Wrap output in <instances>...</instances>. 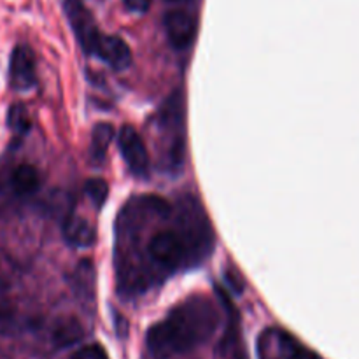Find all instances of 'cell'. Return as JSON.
I'll return each mask as SVG.
<instances>
[{
  "instance_id": "cell-1",
  "label": "cell",
  "mask_w": 359,
  "mask_h": 359,
  "mask_svg": "<svg viewBox=\"0 0 359 359\" xmlns=\"http://www.w3.org/2000/svg\"><path fill=\"white\" fill-rule=\"evenodd\" d=\"M219 325V314L210 300L191 297L170 311L163 321L147 332L146 344L151 356L168 359L205 344Z\"/></svg>"
},
{
  "instance_id": "cell-2",
  "label": "cell",
  "mask_w": 359,
  "mask_h": 359,
  "mask_svg": "<svg viewBox=\"0 0 359 359\" xmlns=\"http://www.w3.org/2000/svg\"><path fill=\"white\" fill-rule=\"evenodd\" d=\"M181 223L177 231L188 245L191 263H198L205 258L212 248V230L202 207L195 200H188L181 209Z\"/></svg>"
},
{
  "instance_id": "cell-3",
  "label": "cell",
  "mask_w": 359,
  "mask_h": 359,
  "mask_svg": "<svg viewBox=\"0 0 359 359\" xmlns=\"http://www.w3.org/2000/svg\"><path fill=\"white\" fill-rule=\"evenodd\" d=\"M147 252H149L151 262H154L165 270H177L191 263L188 245L177 230L160 231V233L154 235L151 238Z\"/></svg>"
},
{
  "instance_id": "cell-4",
  "label": "cell",
  "mask_w": 359,
  "mask_h": 359,
  "mask_svg": "<svg viewBox=\"0 0 359 359\" xmlns=\"http://www.w3.org/2000/svg\"><path fill=\"white\" fill-rule=\"evenodd\" d=\"M259 359H321L283 330H269L258 340Z\"/></svg>"
},
{
  "instance_id": "cell-5",
  "label": "cell",
  "mask_w": 359,
  "mask_h": 359,
  "mask_svg": "<svg viewBox=\"0 0 359 359\" xmlns=\"http://www.w3.org/2000/svg\"><path fill=\"white\" fill-rule=\"evenodd\" d=\"M65 14L69 18V23L72 27L74 34H76L77 41H79L81 48L91 55L102 34L98 32L88 7L84 6L83 0H65Z\"/></svg>"
},
{
  "instance_id": "cell-6",
  "label": "cell",
  "mask_w": 359,
  "mask_h": 359,
  "mask_svg": "<svg viewBox=\"0 0 359 359\" xmlns=\"http://www.w3.org/2000/svg\"><path fill=\"white\" fill-rule=\"evenodd\" d=\"M118 146L121 151V156L125 158L130 172L135 175H147L149 170V154L144 144L142 137L132 128V126H123L118 133Z\"/></svg>"
},
{
  "instance_id": "cell-7",
  "label": "cell",
  "mask_w": 359,
  "mask_h": 359,
  "mask_svg": "<svg viewBox=\"0 0 359 359\" xmlns=\"http://www.w3.org/2000/svg\"><path fill=\"white\" fill-rule=\"evenodd\" d=\"M9 79L14 90H30L35 84V58L28 46H16L11 55Z\"/></svg>"
},
{
  "instance_id": "cell-8",
  "label": "cell",
  "mask_w": 359,
  "mask_h": 359,
  "mask_svg": "<svg viewBox=\"0 0 359 359\" xmlns=\"http://www.w3.org/2000/svg\"><path fill=\"white\" fill-rule=\"evenodd\" d=\"M219 298L223 300L224 311L228 316V326L224 330V335L219 344V353L224 359H248L245 356V347L242 342V333L241 325H238V316L237 311L233 309L231 302L224 293H219Z\"/></svg>"
},
{
  "instance_id": "cell-9",
  "label": "cell",
  "mask_w": 359,
  "mask_h": 359,
  "mask_svg": "<svg viewBox=\"0 0 359 359\" xmlns=\"http://www.w3.org/2000/svg\"><path fill=\"white\" fill-rule=\"evenodd\" d=\"M91 55H97L102 62H105L114 70H125L132 65V49L123 39L116 35L102 34Z\"/></svg>"
},
{
  "instance_id": "cell-10",
  "label": "cell",
  "mask_w": 359,
  "mask_h": 359,
  "mask_svg": "<svg viewBox=\"0 0 359 359\" xmlns=\"http://www.w3.org/2000/svg\"><path fill=\"white\" fill-rule=\"evenodd\" d=\"M165 32L168 42L175 49H186L193 44L196 35V21L184 11H170L165 16Z\"/></svg>"
},
{
  "instance_id": "cell-11",
  "label": "cell",
  "mask_w": 359,
  "mask_h": 359,
  "mask_svg": "<svg viewBox=\"0 0 359 359\" xmlns=\"http://www.w3.org/2000/svg\"><path fill=\"white\" fill-rule=\"evenodd\" d=\"M63 235H65V241L69 242L74 248H90L97 241V235H95L93 226L88 223L84 217L79 216H70L67 217L65 224H63Z\"/></svg>"
},
{
  "instance_id": "cell-12",
  "label": "cell",
  "mask_w": 359,
  "mask_h": 359,
  "mask_svg": "<svg viewBox=\"0 0 359 359\" xmlns=\"http://www.w3.org/2000/svg\"><path fill=\"white\" fill-rule=\"evenodd\" d=\"M112 139H114V128L111 123H98L91 133V142H90V156L91 160L100 163L107 156L109 146H111Z\"/></svg>"
},
{
  "instance_id": "cell-13",
  "label": "cell",
  "mask_w": 359,
  "mask_h": 359,
  "mask_svg": "<svg viewBox=\"0 0 359 359\" xmlns=\"http://www.w3.org/2000/svg\"><path fill=\"white\" fill-rule=\"evenodd\" d=\"M11 186H13L16 195H32V193L39 188V172L35 170L32 165H20V167L13 172Z\"/></svg>"
},
{
  "instance_id": "cell-14",
  "label": "cell",
  "mask_w": 359,
  "mask_h": 359,
  "mask_svg": "<svg viewBox=\"0 0 359 359\" xmlns=\"http://www.w3.org/2000/svg\"><path fill=\"white\" fill-rule=\"evenodd\" d=\"M83 339V328L76 319H63L53 332V340L58 347H69Z\"/></svg>"
},
{
  "instance_id": "cell-15",
  "label": "cell",
  "mask_w": 359,
  "mask_h": 359,
  "mask_svg": "<svg viewBox=\"0 0 359 359\" xmlns=\"http://www.w3.org/2000/svg\"><path fill=\"white\" fill-rule=\"evenodd\" d=\"M7 125L14 133H25L30 128V116L25 105L14 104L7 114Z\"/></svg>"
},
{
  "instance_id": "cell-16",
  "label": "cell",
  "mask_w": 359,
  "mask_h": 359,
  "mask_svg": "<svg viewBox=\"0 0 359 359\" xmlns=\"http://www.w3.org/2000/svg\"><path fill=\"white\" fill-rule=\"evenodd\" d=\"M84 191H86V196L91 200V203H93L95 207H98V209L104 205L109 195L107 184H105V181H102V179H90V181L86 182V186H84Z\"/></svg>"
},
{
  "instance_id": "cell-17",
  "label": "cell",
  "mask_w": 359,
  "mask_h": 359,
  "mask_svg": "<svg viewBox=\"0 0 359 359\" xmlns=\"http://www.w3.org/2000/svg\"><path fill=\"white\" fill-rule=\"evenodd\" d=\"M95 272L93 266L90 265V262H83L76 270V280L79 284L81 291H86V293H91L90 290H93V283H95Z\"/></svg>"
},
{
  "instance_id": "cell-18",
  "label": "cell",
  "mask_w": 359,
  "mask_h": 359,
  "mask_svg": "<svg viewBox=\"0 0 359 359\" xmlns=\"http://www.w3.org/2000/svg\"><path fill=\"white\" fill-rule=\"evenodd\" d=\"M72 359H109V358L100 346L91 344V346H84L81 347L77 353H74Z\"/></svg>"
},
{
  "instance_id": "cell-19",
  "label": "cell",
  "mask_w": 359,
  "mask_h": 359,
  "mask_svg": "<svg viewBox=\"0 0 359 359\" xmlns=\"http://www.w3.org/2000/svg\"><path fill=\"white\" fill-rule=\"evenodd\" d=\"M125 6L133 13H146L151 6V0H125Z\"/></svg>"
},
{
  "instance_id": "cell-20",
  "label": "cell",
  "mask_w": 359,
  "mask_h": 359,
  "mask_svg": "<svg viewBox=\"0 0 359 359\" xmlns=\"http://www.w3.org/2000/svg\"><path fill=\"white\" fill-rule=\"evenodd\" d=\"M167 2H184V0H167Z\"/></svg>"
}]
</instances>
